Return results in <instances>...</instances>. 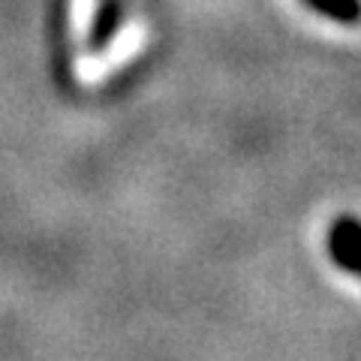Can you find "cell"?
Returning a JSON list of instances; mask_svg holds the SVG:
<instances>
[{"label": "cell", "instance_id": "1", "mask_svg": "<svg viewBox=\"0 0 361 361\" xmlns=\"http://www.w3.org/2000/svg\"><path fill=\"white\" fill-rule=\"evenodd\" d=\"M329 250L334 262L361 277V223L355 217H341L329 232Z\"/></svg>", "mask_w": 361, "mask_h": 361}, {"label": "cell", "instance_id": "2", "mask_svg": "<svg viewBox=\"0 0 361 361\" xmlns=\"http://www.w3.org/2000/svg\"><path fill=\"white\" fill-rule=\"evenodd\" d=\"M148 39V30H145V25H139V21H133V25H127L115 39H111V45L103 51V54H97V61L99 66H103V73L106 78L111 75V70H118V66H123L127 61H133L135 54H139L142 49V42Z\"/></svg>", "mask_w": 361, "mask_h": 361}, {"label": "cell", "instance_id": "3", "mask_svg": "<svg viewBox=\"0 0 361 361\" xmlns=\"http://www.w3.org/2000/svg\"><path fill=\"white\" fill-rule=\"evenodd\" d=\"M97 0H70V37L75 45H85L90 33V21H94Z\"/></svg>", "mask_w": 361, "mask_h": 361}, {"label": "cell", "instance_id": "4", "mask_svg": "<svg viewBox=\"0 0 361 361\" xmlns=\"http://www.w3.org/2000/svg\"><path fill=\"white\" fill-rule=\"evenodd\" d=\"M307 4L313 9H319L322 16L343 21V25L361 21V0H307Z\"/></svg>", "mask_w": 361, "mask_h": 361}]
</instances>
